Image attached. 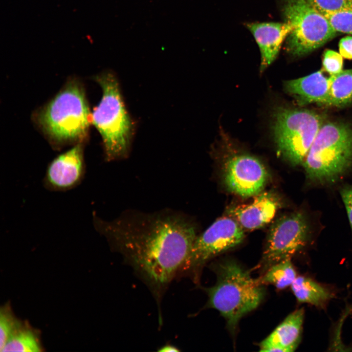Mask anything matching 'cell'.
Masks as SVG:
<instances>
[{
    "label": "cell",
    "instance_id": "obj_1",
    "mask_svg": "<svg viewBox=\"0 0 352 352\" xmlns=\"http://www.w3.org/2000/svg\"><path fill=\"white\" fill-rule=\"evenodd\" d=\"M96 230L120 252L158 297L179 272L197 237L194 223L183 213L124 212L107 221L92 213Z\"/></svg>",
    "mask_w": 352,
    "mask_h": 352
},
{
    "label": "cell",
    "instance_id": "obj_2",
    "mask_svg": "<svg viewBox=\"0 0 352 352\" xmlns=\"http://www.w3.org/2000/svg\"><path fill=\"white\" fill-rule=\"evenodd\" d=\"M215 285L206 289L208 305L218 310L225 318L229 330L234 333L240 319L260 304L264 295L258 279L232 260L217 266Z\"/></svg>",
    "mask_w": 352,
    "mask_h": 352
},
{
    "label": "cell",
    "instance_id": "obj_3",
    "mask_svg": "<svg viewBox=\"0 0 352 352\" xmlns=\"http://www.w3.org/2000/svg\"><path fill=\"white\" fill-rule=\"evenodd\" d=\"M307 177L320 183H333L352 166V128L328 122L320 128L303 163Z\"/></svg>",
    "mask_w": 352,
    "mask_h": 352
},
{
    "label": "cell",
    "instance_id": "obj_4",
    "mask_svg": "<svg viewBox=\"0 0 352 352\" xmlns=\"http://www.w3.org/2000/svg\"><path fill=\"white\" fill-rule=\"evenodd\" d=\"M103 94L91 114V120L100 133L105 159L111 161L128 156L133 124L125 106L119 86L110 72L98 76Z\"/></svg>",
    "mask_w": 352,
    "mask_h": 352
},
{
    "label": "cell",
    "instance_id": "obj_5",
    "mask_svg": "<svg viewBox=\"0 0 352 352\" xmlns=\"http://www.w3.org/2000/svg\"><path fill=\"white\" fill-rule=\"evenodd\" d=\"M89 112L82 87L69 83L41 111L44 131L58 143L82 140L89 124Z\"/></svg>",
    "mask_w": 352,
    "mask_h": 352
},
{
    "label": "cell",
    "instance_id": "obj_6",
    "mask_svg": "<svg viewBox=\"0 0 352 352\" xmlns=\"http://www.w3.org/2000/svg\"><path fill=\"white\" fill-rule=\"evenodd\" d=\"M273 113L272 131L279 152L293 165L303 164L324 118L313 110L283 107Z\"/></svg>",
    "mask_w": 352,
    "mask_h": 352
},
{
    "label": "cell",
    "instance_id": "obj_7",
    "mask_svg": "<svg viewBox=\"0 0 352 352\" xmlns=\"http://www.w3.org/2000/svg\"><path fill=\"white\" fill-rule=\"evenodd\" d=\"M282 11L285 22L291 26L286 48L293 56L310 53L337 34L327 17L307 0H284Z\"/></svg>",
    "mask_w": 352,
    "mask_h": 352
},
{
    "label": "cell",
    "instance_id": "obj_8",
    "mask_svg": "<svg viewBox=\"0 0 352 352\" xmlns=\"http://www.w3.org/2000/svg\"><path fill=\"white\" fill-rule=\"evenodd\" d=\"M244 236V230L232 218L218 219L197 236L179 273L193 274L196 279L197 272L207 261L239 245Z\"/></svg>",
    "mask_w": 352,
    "mask_h": 352
},
{
    "label": "cell",
    "instance_id": "obj_9",
    "mask_svg": "<svg viewBox=\"0 0 352 352\" xmlns=\"http://www.w3.org/2000/svg\"><path fill=\"white\" fill-rule=\"evenodd\" d=\"M308 235V223L301 213L293 212L280 217L269 231L261 266L266 270L277 262L291 259L305 245Z\"/></svg>",
    "mask_w": 352,
    "mask_h": 352
},
{
    "label": "cell",
    "instance_id": "obj_10",
    "mask_svg": "<svg viewBox=\"0 0 352 352\" xmlns=\"http://www.w3.org/2000/svg\"><path fill=\"white\" fill-rule=\"evenodd\" d=\"M223 176L230 191L247 198L261 193L269 176L265 166L257 158L244 153H235L225 159Z\"/></svg>",
    "mask_w": 352,
    "mask_h": 352
},
{
    "label": "cell",
    "instance_id": "obj_11",
    "mask_svg": "<svg viewBox=\"0 0 352 352\" xmlns=\"http://www.w3.org/2000/svg\"><path fill=\"white\" fill-rule=\"evenodd\" d=\"M85 173L83 147L79 143L50 162L46 170L43 184L51 191L69 190L81 183Z\"/></svg>",
    "mask_w": 352,
    "mask_h": 352
},
{
    "label": "cell",
    "instance_id": "obj_12",
    "mask_svg": "<svg viewBox=\"0 0 352 352\" xmlns=\"http://www.w3.org/2000/svg\"><path fill=\"white\" fill-rule=\"evenodd\" d=\"M278 197L270 192L260 193L249 204L234 206L228 210L243 230H252L269 223L280 207Z\"/></svg>",
    "mask_w": 352,
    "mask_h": 352
},
{
    "label": "cell",
    "instance_id": "obj_13",
    "mask_svg": "<svg viewBox=\"0 0 352 352\" xmlns=\"http://www.w3.org/2000/svg\"><path fill=\"white\" fill-rule=\"evenodd\" d=\"M259 47L263 72L276 59L282 44L291 30V25L284 22H258L246 24Z\"/></svg>",
    "mask_w": 352,
    "mask_h": 352
},
{
    "label": "cell",
    "instance_id": "obj_14",
    "mask_svg": "<svg viewBox=\"0 0 352 352\" xmlns=\"http://www.w3.org/2000/svg\"><path fill=\"white\" fill-rule=\"evenodd\" d=\"M304 317V310H295L260 345L261 351L291 352L298 345Z\"/></svg>",
    "mask_w": 352,
    "mask_h": 352
},
{
    "label": "cell",
    "instance_id": "obj_15",
    "mask_svg": "<svg viewBox=\"0 0 352 352\" xmlns=\"http://www.w3.org/2000/svg\"><path fill=\"white\" fill-rule=\"evenodd\" d=\"M285 86L286 91L301 104L311 103L327 104L330 80L321 70L287 81Z\"/></svg>",
    "mask_w": 352,
    "mask_h": 352
},
{
    "label": "cell",
    "instance_id": "obj_16",
    "mask_svg": "<svg viewBox=\"0 0 352 352\" xmlns=\"http://www.w3.org/2000/svg\"><path fill=\"white\" fill-rule=\"evenodd\" d=\"M44 351L39 330L22 321L0 352H41Z\"/></svg>",
    "mask_w": 352,
    "mask_h": 352
},
{
    "label": "cell",
    "instance_id": "obj_17",
    "mask_svg": "<svg viewBox=\"0 0 352 352\" xmlns=\"http://www.w3.org/2000/svg\"><path fill=\"white\" fill-rule=\"evenodd\" d=\"M291 287L298 301L316 307L324 306L331 297L327 289L308 277H296Z\"/></svg>",
    "mask_w": 352,
    "mask_h": 352
},
{
    "label": "cell",
    "instance_id": "obj_18",
    "mask_svg": "<svg viewBox=\"0 0 352 352\" xmlns=\"http://www.w3.org/2000/svg\"><path fill=\"white\" fill-rule=\"evenodd\" d=\"M328 105L344 107L352 103V68L342 70L329 77Z\"/></svg>",
    "mask_w": 352,
    "mask_h": 352
},
{
    "label": "cell",
    "instance_id": "obj_19",
    "mask_svg": "<svg viewBox=\"0 0 352 352\" xmlns=\"http://www.w3.org/2000/svg\"><path fill=\"white\" fill-rule=\"evenodd\" d=\"M296 277L290 259H286L270 266L258 280L262 285L271 284L282 289L291 286Z\"/></svg>",
    "mask_w": 352,
    "mask_h": 352
},
{
    "label": "cell",
    "instance_id": "obj_20",
    "mask_svg": "<svg viewBox=\"0 0 352 352\" xmlns=\"http://www.w3.org/2000/svg\"><path fill=\"white\" fill-rule=\"evenodd\" d=\"M22 320L14 313L11 304L6 302L0 308V351Z\"/></svg>",
    "mask_w": 352,
    "mask_h": 352
},
{
    "label": "cell",
    "instance_id": "obj_21",
    "mask_svg": "<svg viewBox=\"0 0 352 352\" xmlns=\"http://www.w3.org/2000/svg\"><path fill=\"white\" fill-rule=\"evenodd\" d=\"M337 32L352 35V9L325 15Z\"/></svg>",
    "mask_w": 352,
    "mask_h": 352
},
{
    "label": "cell",
    "instance_id": "obj_22",
    "mask_svg": "<svg viewBox=\"0 0 352 352\" xmlns=\"http://www.w3.org/2000/svg\"><path fill=\"white\" fill-rule=\"evenodd\" d=\"M323 15L352 9V0H307Z\"/></svg>",
    "mask_w": 352,
    "mask_h": 352
},
{
    "label": "cell",
    "instance_id": "obj_23",
    "mask_svg": "<svg viewBox=\"0 0 352 352\" xmlns=\"http://www.w3.org/2000/svg\"><path fill=\"white\" fill-rule=\"evenodd\" d=\"M324 70L330 75H335L342 70L343 61L342 56L330 49H327L323 57Z\"/></svg>",
    "mask_w": 352,
    "mask_h": 352
},
{
    "label": "cell",
    "instance_id": "obj_24",
    "mask_svg": "<svg viewBox=\"0 0 352 352\" xmlns=\"http://www.w3.org/2000/svg\"><path fill=\"white\" fill-rule=\"evenodd\" d=\"M340 194L352 230V185L342 189Z\"/></svg>",
    "mask_w": 352,
    "mask_h": 352
},
{
    "label": "cell",
    "instance_id": "obj_25",
    "mask_svg": "<svg viewBox=\"0 0 352 352\" xmlns=\"http://www.w3.org/2000/svg\"><path fill=\"white\" fill-rule=\"evenodd\" d=\"M339 53L343 58L352 59V37L348 36L342 38L339 43Z\"/></svg>",
    "mask_w": 352,
    "mask_h": 352
},
{
    "label": "cell",
    "instance_id": "obj_26",
    "mask_svg": "<svg viewBox=\"0 0 352 352\" xmlns=\"http://www.w3.org/2000/svg\"><path fill=\"white\" fill-rule=\"evenodd\" d=\"M158 351L162 352H179V350L174 346L167 345L161 347Z\"/></svg>",
    "mask_w": 352,
    "mask_h": 352
}]
</instances>
